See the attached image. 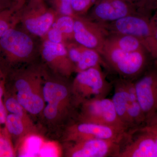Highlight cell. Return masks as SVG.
<instances>
[{
    "mask_svg": "<svg viewBox=\"0 0 157 157\" xmlns=\"http://www.w3.org/2000/svg\"><path fill=\"white\" fill-rule=\"evenodd\" d=\"M48 69L42 59L19 68L5 78L11 82L12 93L29 115L40 116L45 106L43 87Z\"/></svg>",
    "mask_w": 157,
    "mask_h": 157,
    "instance_id": "obj_1",
    "label": "cell"
},
{
    "mask_svg": "<svg viewBox=\"0 0 157 157\" xmlns=\"http://www.w3.org/2000/svg\"><path fill=\"white\" fill-rule=\"evenodd\" d=\"M41 40L17 26L0 38V73L4 76L41 59Z\"/></svg>",
    "mask_w": 157,
    "mask_h": 157,
    "instance_id": "obj_2",
    "label": "cell"
},
{
    "mask_svg": "<svg viewBox=\"0 0 157 157\" xmlns=\"http://www.w3.org/2000/svg\"><path fill=\"white\" fill-rule=\"evenodd\" d=\"M48 70L43 87L45 106L40 116L50 126H59L70 117L76 108L73 99L72 82Z\"/></svg>",
    "mask_w": 157,
    "mask_h": 157,
    "instance_id": "obj_3",
    "label": "cell"
},
{
    "mask_svg": "<svg viewBox=\"0 0 157 157\" xmlns=\"http://www.w3.org/2000/svg\"><path fill=\"white\" fill-rule=\"evenodd\" d=\"M76 73L72 82V90L76 107L89 99L107 98L111 91L112 84L107 81L101 66Z\"/></svg>",
    "mask_w": 157,
    "mask_h": 157,
    "instance_id": "obj_4",
    "label": "cell"
},
{
    "mask_svg": "<svg viewBox=\"0 0 157 157\" xmlns=\"http://www.w3.org/2000/svg\"><path fill=\"white\" fill-rule=\"evenodd\" d=\"M104 47L101 55L107 67L115 71L121 78L133 81L146 69V49L128 52L110 46Z\"/></svg>",
    "mask_w": 157,
    "mask_h": 157,
    "instance_id": "obj_5",
    "label": "cell"
},
{
    "mask_svg": "<svg viewBox=\"0 0 157 157\" xmlns=\"http://www.w3.org/2000/svg\"><path fill=\"white\" fill-rule=\"evenodd\" d=\"M58 16L45 0H25L21 10L19 24L24 30L41 39Z\"/></svg>",
    "mask_w": 157,
    "mask_h": 157,
    "instance_id": "obj_6",
    "label": "cell"
},
{
    "mask_svg": "<svg viewBox=\"0 0 157 157\" xmlns=\"http://www.w3.org/2000/svg\"><path fill=\"white\" fill-rule=\"evenodd\" d=\"M79 107L78 121L104 125L128 132L129 129L118 116L111 99L92 98L82 102Z\"/></svg>",
    "mask_w": 157,
    "mask_h": 157,
    "instance_id": "obj_7",
    "label": "cell"
},
{
    "mask_svg": "<svg viewBox=\"0 0 157 157\" xmlns=\"http://www.w3.org/2000/svg\"><path fill=\"white\" fill-rule=\"evenodd\" d=\"M128 132H122L112 127L78 121L68 125L64 135L66 142H74L91 139H107L122 143Z\"/></svg>",
    "mask_w": 157,
    "mask_h": 157,
    "instance_id": "obj_8",
    "label": "cell"
},
{
    "mask_svg": "<svg viewBox=\"0 0 157 157\" xmlns=\"http://www.w3.org/2000/svg\"><path fill=\"white\" fill-rule=\"evenodd\" d=\"M102 25L109 33L133 36L140 39L143 45L153 36L155 29L154 20L145 13L128 15Z\"/></svg>",
    "mask_w": 157,
    "mask_h": 157,
    "instance_id": "obj_9",
    "label": "cell"
},
{
    "mask_svg": "<svg viewBox=\"0 0 157 157\" xmlns=\"http://www.w3.org/2000/svg\"><path fill=\"white\" fill-rule=\"evenodd\" d=\"M90 10L88 17L102 24L132 14L148 13L133 0H98Z\"/></svg>",
    "mask_w": 157,
    "mask_h": 157,
    "instance_id": "obj_10",
    "label": "cell"
},
{
    "mask_svg": "<svg viewBox=\"0 0 157 157\" xmlns=\"http://www.w3.org/2000/svg\"><path fill=\"white\" fill-rule=\"evenodd\" d=\"M74 19V41L101 54L109 34L104 26L85 15H76Z\"/></svg>",
    "mask_w": 157,
    "mask_h": 157,
    "instance_id": "obj_11",
    "label": "cell"
},
{
    "mask_svg": "<svg viewBox=\"0 0 157 157\" xmlns=\"http://www.w3.org/2000/svg\"><path fill=\"white\" fill-rule=\"evenodd\" d=\"M40 55L43 63L52 73L69 78L76 73V67L70 59L64 43L41 39Z\"/></svg>",
    "mask_w": 157,
    "mask_h": 157,
    "instance_id": "obj_12",
    "label": "cell"
},
{
    "mask_svg": "<svg viewBox=\"0 0 157 157\" xmlns=\"http://www.w3.org/2000/svg\"><path fill=\"white\" fill-rule=\"evenodd\" d=\"M66 143L65 155L69 157H118L121 147V142L107 139Z\"/></svg>",
    "mask_w": 157,
    "mask_h": 157,
    "instance_id": "obj_13",
    "label": "cell"
},
{
    "mask_svg": "<svg viewBox=\"0 0 157 157\" xmlns=\"http://www.w3.org/2000/svg\"><path fill=\"white\" fill-rule=\"evenodd\" d=\"M134 82L137 99L147 121L157 112V65Z\"/></svg>",
    "mask_w": 157,
    "mask_h": 157,
    "instance_id": "obj_14",
    "label": "cell"
},
{
    "mask_svg": "<svg viewBox=\"0 0 157 157\" xmlns=\"http://www.w3.org/2000/svg\"><path fill=\"white\" fill-rule=\"evenodd\" d=\"M5 126V128L12 142V140L14 141L15 150L19 142L26 136L32 133H36V129L33 123L27 122L12 113H8Z\"/></svg>",
    "mask_w": 157,
    "mask_h": 157,
    "instance_id": "obj_15",
    "label": "cell"
},
{
    "mask_svg": "<svg viewBox=\"0 0 157 157\" xmlns=\"http://www.w3.org/2000/svg\"><path fill=\"white\" fill-rule=\"evenodd\" d=\"M126 85L128 94L127 113L130 130L143 125L146 118L137 99L134 81L126 79Z\"/></svg>",
    "mask_w": 157,
    "mask_h": 157,
    "instance_id": "obj_16",
    "label": "cell"
},
{
    "mask_svg": "<svg viewBox=\"0 0 157 157\" xmlns=\"http://www.w3.org/2000/svg\"><path fill=\"white\" fill-rule=\"evenodd\" d=\"M113 86L114 94L111 100L118 116L130 131L127 113L128 94L127 88L126 79L119 78L114 82Z\"/></svg>",
    "mask_w": 157,
    "mask_h": 157,
    "instance_id": "obj_17",
    "label": "cell"
},
{
    "mask_svg": "<svg viewBox=\"0 0 157 157\" xmlns=\"http://www.w3.org/2000/svg\"><path fill=\"white\" fill-rule=\"evenodd\" d=\"M104 45L118 48L128 52L146 49L138 38L123 34L109 33Z\"/></svg>",
    "mask_w": 157,
    "mask_h": 157,
    "instance_id": "obj_18",
    "label": "cell"
},
{
    "mask_svg": "<svg viewBox=\"0 0 157 157\" xmlns=\"http://www.w3.org/2000/svg\"><path fill=\"white\" fill-rule=\"evenodd\" d=\"M25 0H15L10 7L0 12V38L7 31L20 23L21 10Z\"/></svg>",
    "mask_w": 157,
    "mask_h": 157,
    "instance_id": "obj_19",
    "label": "cell"
},
{
    "mask_svg": "<svg viewBox=\"0 0 157 157\" xmlns=\"http://www.w3.org/2000/svg\"><path fill=\"white\" fill-rule=\"evenodd\" d=\"M81 55L76 66V73L98 66L107 67L101 53L98 51L81 45Z\"/></svg>",
    "mask_w": 157,
    "mask_h": 157,
    "instance_id": "obj_20",
    "label": "cell"
},
{
    "mask_svg": "<svg viewBox=\"0 0 157 157\" xmlns=\"http://www.w3.org/2000/svg\"><path fill=\"white\" fill-rule=\"evenodd\" d=\"M4 104L7 112L15 114L30 123H33L29 114L11 92L4 93Z\"/></svg>",
    "mask_w": 157,
    "mask_h": 157,
    "instance_id": "obj_21",
    "label": "cell"
},
{
    "mask_svg": "<svg viewBox=\"0 0 157 157\" xmlns=\"http://www.w3.org/2000/svg\"><path fill=\"white\" fill-rule=\"evenodd\" d=\"M74 16L62 15L57 16L52 26L62 33L65 42L74 40Z\"/></svg>",
    "mask_w": 157,
    "mask_h": 157,
    "instance_id": "obj_22",
    "label": "cell"
},
{
    "mask_svg": "<svg viewBox=\"0 0 157 157\" xmlns=\"http://www.w3.org/2000/svg\"><path fill=\"white\" fill-rule=\"evenodd\" d=\"M16 155L12 140L5 128L0 126V157H12Z\"/></svg>",
    "mask_w": 157,
    "mask_h": 157,
    "instance_id": "obj_23",
    "label": "cell"
},
{
    "mask_svg": "<svg viewBox=\"0 0 157 157\" xmlns=\"http://www.w3.org/2000/svg\"><path fill=\"white\" fill-rule=\"evenodd\" d=\"M58 15L74 16L71 6V0H45Z\"/></svg>",
    "mask_w": 157,
    "mask_h": 157,
    "instance_id": "obj_24",
    "label": "cell"
},
{
    "mask_svg": "<svg viewBox=\"0 0 157 157\" xmlns=\"http://www.w3.org/2000/svg\"><path fill=\"white\" fill-rule=\"evenodd\" d=\"M98 0H71V6L75 15H85Z\"/></svg>",
    "mask_w": 157,
    "mask_h": 157,
    "instance_id": "obj_25",
    "label": "cell"
},
{
    "mask_svg": "<svg viewBox=\"0 0 157 157\" xmlns=\"http://www.w3.org/2000/svg\"><path fill=\"white\" fill-rule=\"evenodd\" d=\"M61 154V149L56 143L45 140L39 152V157H59Z\"/></svg>",
    "mask_w": 157,
    "mask_h": 157,
    "instance_id": "obj_26",
    "label": "cell"
},
{
    "mask_svg": "<svg viewBox=\"0 0 157 157\" xmlns=\"http://www.w3.org/2000/svg\"><path fill=\"white\" fill-rule=\"evenodd\" d=\"M139 129L149 132L153 136L157 142V112L147 120L144 124L139 127Z\"/></svg>",
    "mask_w": 157,
    "mask_h": 157,
    "instance_id": "obj_27",
    "label": "cell"
},
{
    "mask_svg": "<svg viewBox=\"0 0 157 157\" xmlns=\"http://www.w3.org/2000/svg\"><path fill=\"white\" fill-rule=\"evenodd\" d=\"M41 39H45L56 43H64L65 40L62 33L59 30L52 26Z\"/></svg>",
    "mask_w": 157,
    "mask_h": 157,
    "instance_id": "obj_28",
    "label": "cell"
},
{
    "mask_svg": "<svg viewBox=\"0 0 157 157\" xmlns=\"http://www.w3.org/2000/svg\"><path fill=\"white\" fill-rule=\"evenodd\" d=\"M3 81L0 80V126L5 125L8 112L4 104L3 96H4L5 90Z\"/></svg>",
    "mask_w": 157,
    "mask_h": 157,
    "instance_id": "obj_29",
    "label": "cell"
},
{
    "mask_svg": "<svg viewBox=\"0 0 157 157\" xmlns=\"http://www.w3.org/2000/svg\"><path fill=\"white\" fill-rule=\"evenodd\" d=\"M141 9L147 12L157 9V0H133Z\"/></svg>",
    "mask_w": 157,
    "mask_h": 157,
    "instance_id": "obj_30",
    "label": "cell"
},
{
    "mask_svg": "<svg viewBox=\"0 0 157 157\" xmlns=\"http://www.w3.org/2000/svg\"><path fill=\"white\" fill-rule=\"evenodd\" d=\"M15 1V0H0V12L10 7Z\"/></svg>",
    "mask_w": 157,
    "mask_h": 157,
    "instance_id": "obj_31",
    "label": "cell"
},
{
    "mask_svg": "<svg viewBox=\"0 0 157 157\" xmlns=\"http://www.w3.org/2000/svg\"><path fill=\"white\" fill-rule=\"evenodd\" d=\"M155 59L156 60V64H157V56L155 58Z\"/></svg>",
    "mask_w": 157,
    "mask_h": 157,
    "instance_id": "obj_32",
    "label": "cell"
}]
</instances>
